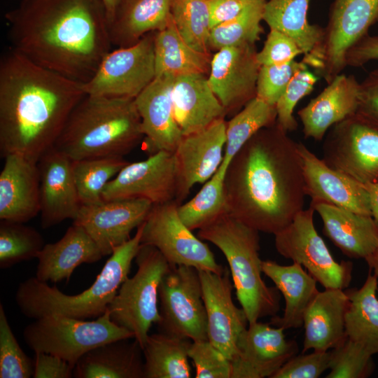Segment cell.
Returning <instances> with one entry per match:
<instances>
[{"label": "cell", "instance_id": "6da1fadb", "mask_svg": "<svg viewBox=\"0 0 378 378\" xmlns=\"http://www.w3.org/2000/svg\"><path fill=\"white\" fill-rule=\"evenodd\" d=\"M10 47L34 63L88 83L111 50L100 0H21L5 14Z\"/></svg>", "mask_w": 378, "mask_h": 378}, {"label": "cell", "instance_id": "7a4b0ae2", "mask_svg": "<svg viewBox=\"0 0 378 378\" xmlns=\"http://www.w3.org/2000/svg\"><path fill=\"white\" fill-rule=\"evenodd\" d=\"M224 191L234 217L259 232H280L304 209L298 142L277 122L261 129L229 164Z\"/></svg>", "mask_w": 378, "mask_h": 378}, {"label": "cell", "instance_id": "3957f363", "mask_svg": "<svg viewBox=\"0 0 378 378\" xmlns=\"http://www.w3.org/2000/svg\"><path fill=\"white\" fill-rule=\"evenodd\" d=\"M84 84L43 67L11 47L0 59V153L37 163L54 146Z\"/></svg>", "mask_w": 378, "mask_h": 378}, {"label": "cell", "instance_id": "277c9868", "mask_svg": "<svg viewBox=\"0 0 378 378\" xmlns=\"http://www.w3.org/2000/svg\"><path fill=\"white\" fill-rule=\"evenodd\" d=\"M144 137L134 99L86 94L72 110L54 147L73 161L123 158Z\"/></svg>", "mask_w": 378, "mask_h": 378}, {"label": "cell", "instance_id": "5b68a950", "mask_svg": "<svg viewBox=\"0 0 378 378\" xmlns=\"http://www.w3.org/2000/svg\"><path fill=\"white\" fill-rule=\"evenodd\" d=\"M143 227L144 223L132 237L114 249L94 283L78 294H65L35 276L22 281L15 295L22 314L34 319L56 314L87 320L102 315L129 277L141 244Z\"/></svg>", "mask_w": 378, "mask_h": 378}, {"label": "cell", "instance_id": "8992f818", "mask_svg": "<svg viewBox=\"0 0 378 378\" xmlns=\"http://www.w3.org/2000/svg\"><path fill=\"white\" fill-rule=\"evenodd\" d=\"M259 232L229 212L197 232L199 238L212 243L225 257L237 298L248 324L274 316L280 309V292L275 286H268L262 276Z\"/></svg>", "mask_w": 378, "mask_h": 378}, {"label": "cell", "instance_id": "52a82bcc", "mask_svg": "<svg viewBox=\"0 0 378 378\" xmlns=\"http://www.w3.org/2000/svg\"><path fill=\"white\" fill-rule=\"evenodd\" d=\"M134 260L136 273L122 284L107 309L111 321L130 331L143 349L151 326L161 319L158 288L171 265L148 244H141Z\"/></svg>", "mask_w": 378, "mask_h": 378}, {"label": "cell", "instance_id": "ba28073f", "mask_svg": "<svg viewBox=\"0 0 378 378\" xmlns=\"http://www.w3.org/2000/svg\"><path fill=\"white\" fill-rule=\"evenodd\" d=\"M134 338L128 330L116 325L108 309L94 320L51 314L34 319L25 326L23 339L30 349L59 356L75 367L92 349L120 339Z\"/></svg>", "mask_w": 378, "mask_h": 378}, {"label": "cell", "instance_id": "9c48e42d", "mask_svg": "<svg viewBox=\"0 0 378 378\" xmlns=\"http://www.w3.org/2000/svg\"><path fill=\"white\" fill-rule=\"evenodd\" d=\"M377 16L378 0H335L321 43L302 61L330 83L346 67L348 50L368 34Z\"/></svg>", "mask_w": 378, "mask_h": 378}, {"label": "cell", "instance_id": "30bf717a", "mask_svg": "<svg viewBox=\"0 0 378 378\" xmlns=\"http://www.w3.org/2000/svg\"><path fill=\"white\" fill-rule=\"evenodd\" d=\"M314 212L309 205L275 234V248L284 258L302 265L325 289H346L352 280L353 263L334 259L316 231Z\"/></svg>", "mask_w": 378, "mask_h": 378}, {"label": "cell", "instance_id": "8fae6325", "mask_svg": "<svg viewBox=\"0 0 378 378\" xmlns=\"http://www.w3.org/2000/svg\"><path fill=\"white\" fill-rule=\"evenodd\" d=\"M158 331L191 341L208 340L207 317L199 270L171 266L158 288Z\"/></svg>", "mask_w": 378, "mask_h": 378}, {"label": "cell", "instance_id": "7c38bea8", "mask_svg": "<svg viewBox=\"0 0 378 378\" xmlns=\"http://www.w3.org/2000/svg\"><path fill=\"white\" fill-rule=\"evenodd\" d=\"M321 159L360 183L378 182V123L356 112L335 124L323 140Z\"/></svg>", "mask_w": 378, "mask_h": 378}, {"label": "cell", "instance_id": "4fadbf2b", "mask_svg": "<svg viewBox=\"0 0 378 378\" xmlns=\"http://www.w3.org/2000/svg\"><path fill=\"white\" fill-rule=\"evenodd\" d=\"M176 201L153 205L144 223L141 244L158 248L171 266L186 265L218 274L219 265L206 244L181 220Z\"/></svg>", "mask_w": 378, "mask_h": 378}, {"label": "cell", "instance_id": "5bb4252c", "mask_svg": "<svg viewBox=\"0 0 378 378\" xmlns=\"http://www.w3.org/2000/svg\"><path fill=\"white\" fill-rule=\"evenodd\" d=\"M111 50L84 84L88 95L135 99L155 78L154 35Z\"/></svg>", "mask_w": 378, "mask_h": 378}, {"label": "cell", "instance_id": "9a60e30c", "mask_svg": "<svg viewBox=\"0 0 378 378\" xmlns=\"http://www.w3.org/2000/svg\"><path fill=\"white\" fill-rule=\"evenodd\" d=\"M179 188L175 153L158 150L146 160L125 165L104 188L103 200L140 198L153 205L178 202Z\"/></svg>", "mask_w": 378, "mask_h": 378}, {"label": "cell", "instance_id": "2e32d148", "mask_svg": "<svg viewBox=\"0 0 378 378\" xmlns=\"http://www.w3.org/2000/svg\"><path fill=\"white\" fill-rule=\"evenodd\" d=\"M153 204L140 198L113 199L81 204L73 223L82 226L99 247L103 256L130 237L132 231L146 220Z\"/></svg>", "mask_w": 378, "mask_h": 378}, {"label": "cell", "instance_id": "e0dca14e", "mask_svg": "<svg viewBox=\"0 0 378 378\" xmlns=\"http://www.w3.org/2000/svg\"><path fill=\"white\" fill-rule=\"evenodd\" d=\"M207 317L208 340L230 360L248 326L244 310L232 300L234 288L229 271L222 274L199 270Z\"/></svg>", "mask_w": 378, "mask_h": 378}, {"label": "cell", "instance_id": "ac0fdd59", "mask_svg": "<svg viewBox=\"0 0 378 378\" xmlns=\"http://www.w3.org/2000/svg\"><path fill=\"white\" fill-rule=\"evenodd\" d=\"M257 52L255 44L246 43L220 48L212 57L209 83L227 113L256 97Z\"/></svg>", "mask_w": 378, "mask_h": 378}, {"label": "cell", "instance_id": "d6986e66", "mask_svg": "<svg viewBox=\"0 0 378 378\" xmlns=\"http://www.w3.org/2000/svg\"><path fill=\"white\" fill-rule=\"evenodd\" d=\"M284 331L258 321L249 323L230 360L231 378H271L298 353V343L287 340Z\"/></svg>", "mask_w": 378, "mask_h": 378}, {"label": "cell", "instance_id": "ffe728a7", "mask_svg": "<svg viewBox=\"0 0 378 378\" xmlns=\"http://www.w3.org/2000/svg\"><path fill=\"white\" fill-rule=\"evenodd\" d=\"M37 164L41 227L48 229L66 219L74 220L81 203L73 174V160L53 146Z\"/></svg>", "mask_w": 378, "mask_h": 378}, {"label": "cell", "instance_id": "44dd1931", "mask_svg": "<svg viewBox=\"0 0 378 378\" xmlns=\"http://www.w3.org/2000/svg\"><path fill=\"white\" fill-rule=\"evenodd\" d=\"M306 195L357 214L371 216L369 197L362 183L328 166L298 142Z\"/></svg>", "mask_w": 378, "mask_h": 378}, {"label": "cell", "instance_id": "7402d4cb", "mask_svg": "<svg viewBox=\"0 0 378 378\" xmlns=\"http://www.w3.org/2000/svg\"><path fill=\"white\" fill-rule=\"evenodd\" d=\"M225 129L226 122L221 118L181 139L174 152L180 174V204L194 185L206 182L220 167L226 142Z\"/></svg>", "mask_w": 378, "mask_h": 378}, {"label": "cell", "instance_id": "603a6c76", "mask_svg": "<svg viewBox=\"0 0 378 378\" xmlns=\"http://www.w3.org/2000/svg\"><path fill=\"white\" fill-rule=\"evenodd\" d=\"M360 82L354 75L340 74L305 106L298 111L305 138L323 139L335 124L358 109Z\"/></svg>", "mask_w": 378, "mask_h": 378}, {"label": "cell", "instance_id": "cb8c5ba5", "mask_svg": "<svg viewBox=\"0 0 378 378\" xmlns=\"http://www.w3.org/2000/svg\"><path fill=\"white\" fill-rule=\"evenodd\" d=\"M175 77L163 75L134 99L141 127L152 153L175 152L183 135L174 115L172 92Z\"/></svg>", "mask_w": 378, "mask_h": 378}, {"label": "cell", "instance_id": "d4e9b609", "mask_svg": "<svg viewBox=\"0 0 378 378\" xmlns=\"http://www.w3.org/2000/svg\"><path fill=\"white\" fill-rule=\"evenodd\" d=\"M0 173V220L26 223L40 214L38 164L9 154Z\"/></svg>", "mask_w": 378, "mask_h": 378}, {"label": "cell", "instance_id": "484cf974", "mask_svg": "<svg viewBox=\"0 0 378 378\" xmlns=\"http://www.w3.org/2000/svg\"><path fill=\"white\" fill-rule=\"evenodd\" d=\"M172 98L174 118L183 136L206 127L227 113L204 74L176 77Z\"/></svg>", "mask_w": 378, "mask_h": 378}, {"label": "cell", "instance_id": "4316f807", "mask_svg": "<svg viewBox=\"0 0 378 378\" xmlns=\"http://www.w3.org/2000/svg\"><path fill=\"white\" fill-rule=\"evenodd\" d=\"M310 205L322 220L323 234L349 258L365 260L378 247V225L371 216L326 202Z\"/></svg>", "mask_w": 378, "mask_h": 378}, {"label": "cell", "instance_id": "83f0119b", "mask_svg": "<svg viewBox=\"0 0 378 378\" xmlns=\"http://www.w3.org/2000/svg\"><path fill=\"white\" fill-rule=\"evenodd\" d=\"M102 257L85 230L73 223L60 239L45 244L37 256L35 277L46 283L68 282L79 265L94 263Z\"/></svg>", "mask_w": 378, "mask_h": 378}, {"label": "cell", "instance_id": "f1b7e54d", "mask_svg": "<svg viewBox=\"0 0 378 378\" xmlns=\"http://www.w3.org/2000/svg\"><path fill=\"white\" fill-rule=\"evenodd\" d=\"M348 303L345 289L324 288L318 291L304 314L302 353L330 351L346 337L345 314Z\"/></svg>", "mask_w": 378, "mask_h": 378}, {"label": "cell", "instance_id": "f546056e", "mask_svg": "<svg viewBox=\"0 0 378 378\" xmlns=\"http://www.w3.org/2000/svg\"><path fill=\"white\" fill-rule=\"evenodd\" d=\"M262 270L285 300L282 316H272L270 324L285 330L302 327L304 312L319 291L318 282L297 262L281 265L275 261L262 260Z\"/></svg>", "mask_w": 378, "mask_h": 378}, {"label": "cell", "instance_id": "4dcf8cb0", "mask_svg": "<svg viewBox=\"0 0 378 378\" xmlns=\"http://www.w3.org/2000/svg\"><path fill=\"white\" fill-rule=\"evenodd\" d=\"M143 349L134 338L101 344L85 354L74 369L76 378H144Z\"/></svg>", "mask_w": 378, "mask_h": 378}, {"label": "cell", "instance_id": "1f68e13d", "mask_svg": "<svg viewBox=\"0 0 378 378\" xmlns=\"http://www.w3.org/2000/svg\"><path fill=\"white\" fill-rule=\"evenodd\" d=\"M173 0H122L109 24L112 45L129 46L146 34L166 27Z\"/></svg>", "mask_w": 378, "mask_h": 378}, {"label": "cell", "instance_id": "d6a6232c", "mask_svg": "<svg viewBox=\"0 0 378 378\" xmlns=\"http://www.w3.org/2000/svg\"><path fill=\"white\" fill-rule=\"evenodd\" d=\"M378 277L369 269L359 288L345 289L349 303L345 314L347 338L372 356L378 354Z\"/></svg>", "mask_w": 378, "mask_h": 378}, {"label": "cell", "instance_id": "836d02e7", "mask_svg": "<svg viewBox=\"0 0 378 378\" xmlns=\"http://www.w3.org/2000/svg\"><path fill=\"white\" fill-rule=\"evenodd\" d=\"M310 0H267L263 20L270 29L279 31L292 38L302 52L303 57L313 52L321 43L324 28L309 23Z\"/></svg>", "mask_w": 378, "mask_h": 378}, {"label": "cell", "instance_id": "e575fe53", "mask_svg": "<svg viewBox=\"0 0 378 378\" xmlns=\"http://www.w3.org/2000/svg\"><path fill=\"white\" fill-rule=\"evenodd\" d=\"M155 77L169 75L204 74L211 64L209 53L192 48L181 36L171 18L162 30L154 35Z\"/></svg>", "mask_w": 378, "mask_h": 378}, {"label": "cell", "instance_id": "d590c367", "mask_svg": "<svg viewBox=\"0 0 378 378\" xmlns=\"http://www.w3.org/2000/svg\"><path fill=\"white\" fill-rule=\"evenodd\" d=\"M191 340L163 332L149 335L143 348L144 378H189Z\"/></svg>", "mask_w": 378, "mask_h": 378}, {"label": "cell", "instance_id": "8d00e7d4", "mask_svg": "<svg viewBox=\"0 0 378 378\" xmlns=\"http://www.w3.org/2000/svg\"><path fill=\"white\" fill-rule=\"evenodd\" d=\"M276 122V106L255 97L226 122L224 158L220 169L226 172L234 155L259 130Z\"/></svg>", "mask_w": 378, "mask_h": 378}, {"label": "cell", "instance_id": "74e56055", "mask_svg": "<svg viewBox=\"0 0 378 378\" xmlns=\"http://www.w3.org/2000/svg\"><path fill=\"white\" fill-rule=\"evenodd\" d=\"M225 172L219 169L190 200L178 206L183 223L191 230H200L228 212L224 191Z\"/></svg>", "mask_w": 378, "mask_h": 378}, {"label": "cell", "instance_id": "f35d334b", "mask_svg": "<svg viewBox=\"0 0 378 378\" xmlns=\"http://www.w3.org/2000/svg\"><path fill=\"white\" fill-rule=\"evenodd\" d=\"M123 158H102L73 161V174L81 204L103 200L104 188L127 164Z\"/></svg>", "mask_w": 378, "mask_h": 378}, {"label": "cell", "instance_id": "ab89813d", "mask_svg": "<svg viewBox=\"0 0 378 378\" xmlns=\"http://www.w3.org/2000/svg\"><path fill=\"white\" fill-rule=\"evenodd\" d=\"M266 0H251L234 19L211 29L209 47L219 50L224 47L255 43L262 31L260 25Z\"/></svg>", "mask_w": 378, "mask_h": 378}, {"label": "cell", "instance_id": "60d3db41", "mask_svg": "<svg viewBox=\"0 0 378 378\" xmlns=\"http://www.w3.org/2000/svg\"><path fill=\"white\" fill-rule=\"evenodd\" d=\"M41 234L24 223L1 220L0 268L37 258L45 246Z\"/></svg>", "mask_w": 378, "mask_h": 378}, {"label": "cell", "instance_id": "b9f144b4", "mask_svg": "<svg viewBox=\"0 0 378 378\" xmlns=\"http://www.w3.org/2000/svg\"><path fill=\"white\" fill-rule=\"evenodd\" d=\"M171 15L182 38L194 49L209 53L211 29L209 0H173Z\"/></svg>", "mask_w": 378, "mask_h": 378}, {"label": "cell", "instance_id": "7bdbcfd3", "mask_svg": "<svg viewBox=\"0 0 378 378\" xmlns=\"http://www.w3.org/2000/svg\"><path fill=\"white\" fill-rule=\"evenodd\" d=\"M330 354V372L326 378H366L374 370L372 355L346 337Z\"/></svg>", "mask_w": 378, "mask_h": 378}, {"label": "cell", "instance_id": "ee69618b", "mask_svg": "<svg viewBox=\"0 0 378 378\" xmlns=\"http://www.w3.org/2000/svg\"><path fill=\"white\" fill-rule=\"evenodd\" d=\"M34 361L20 347L0 304V378H30Z\"/></svg>", "mask_w": 378, "mask_h": 378}, {"label": "cell", "instance_id": "f6af8a7d", "mask_svg": "<svg viewBox=\"0 0 378 378\" xmlns=\"http://www.w3.org/2000/svg\"><path fill=\"white\" fill-rule=\"evenodd\" d=\"M318 78L308 69L298 71L276 102V122L287 132L297 130L298 124L293 115L295 107L311 93Z\"/></svg>", "mask_w": 378, "mask_h": 378}, {"label": "cell", "instance_id": "bcb514c9", "mask_svg": "<svg viewBox=\"0 0 378 378\" xmlns=\"http://www.w3.org/2000/svg\"><path fill=\"white\" fill-rule=\"evenodd\" d=\"M308 68L302 61L295 59L284 64L260 66L256 83V97L275 106L294 75Z\"/></svg>", "mask_w": 378, "mask_h": 378}, {"label": "cell", "instance_id": "7dc6e473", "mask_svg": "<svg viewBox=\"0 0 378 378\" xmlns=\"http://www.w3.org/2000/svg\"><path fill=\"white\" fill-rule=\"evenodd\" d=\"M188 356L196 378H231L230 360L208 340L192 341Z\"/></svg>", "mask_w": 378, "mask_h": 378}, {"label": "cell", "instance_id": "c3c4849f", "mask_svg": "<svg viewBox=\"0 0 378 378\" xmlns=\"http://www.w3.org/2000/svg\"><path fill=\"white\" fill-rule=\"evenodd\" d=\"M330 350L296 354L284 364L271 378H317L330 369Z\"/></svg>", "mask_w": 378, "mask_h": 378}, {"label": "cell", "instance_id": "681fc988", "mask_svg": "<svg viewBox=\"0 0 378 378\" xmlns=\"http://www.w3.org/2000/svg\"><path fill=\"white\" fill-rule=\"evenodd\" d=\"M301 54V49L292 38L279 31L270 29L262 48L257 52V60L260 66L284 64Z\"/></svg>", "mask_w": 378, "mask_h": 378}, {"label": "cell", "instance_id": "f907efd6", "mask_svg": "<svg viewBox=\"0 0 378 378\" xmlns=\"http://www.w3.org/2000/svg\"><path fill=\"white\" fill-rule=\"evenodd\" d=\"M34 378H71L74 368L69 362L55 355L36 352Z\"/></svg>", "mask_w": 378, "mask_h": 378}, {"label": "cell", "instance_id": "816d5d0a", "mask_svg": "<svg viewBox=\"0 0 378 378\" xmlns=\"http://www.w3.org/2000/svg\"><path fill=\"white\" fill-rule=\"evenodd\" d=\"M358 113L378 123V69L360 83Z\"/></svg>", "mask_w": 378, "mask_h": 378}, {"label": "cell", "instance_id": "f5cc1de1", "mask_svg": "<svg viewBox=\"0 0 378 378\" xmlns=\"http://www.w3.org/2000/svg\"><path fill=\"white\" fill-rule=\"evenodd\" d=\"M372 60H378V35L367 34L351 47L345 56L346 66L360 67Z\"/></svg>", "mask_w": 378, "mask_h": 378}, {"label": "cell", "instance_id": "db71d44e", "mask_svg": "<svg viewBox=\"0 0 378 378\" xmlns=\"http://www.w3.org/2000/svg\"><path fill=\"white\" fill-rule=\"evenodd\" d=\"M251 0H209L211 28L239 15Z\"/></svg>", "mask_w": 378, "mask_h": 378}, {"label": "cell", "instance_id": "11a10c76", "mask_svg": "<svg viewBox=\"0 0 378 378\" xmlns=\"http://www.w3.org/2000/svg\"><path fill=\"white\" fill-rule=\"evenodd\" d=\"M362 185L368 195L372 217L378 225V182Z\"/></svg>", "mask_w": 378, "mask_h": 378}, {"label": "cell", "instance_id": "9f6ffc18", "mask_svg": "<svg viewBox=\"0 0 378 378\" xmlns=\"http://www.w3.org/2000/svg\"><path fill=\"white\" fill-rule=\"evenodd\" d=\"M103 4L108 18V23L112 22L118 8L122 0H100Z\"/></svg>", "mask_w": 378, "mask_h": 378}, {"label": "cell", "instance_id": "6f0895ef", "mask_svg": "<svg viewBox=\"0 0 378 378\" xmlns=\"http://www.w3.org/2000/svg\"><path fill=\"white\" fill-rule=\"evenodd\" d=\"M369 269H370L374 274L378 277V247L377 249L368 258L365 259Z\"/></svg>", "mask_w": 378, "mask_h": 378}, {"label": "cell", "instance_id": "680465c9", "mask_svg": "<svg viewBox=\"0 0 378 378\" xmlns=\"http://www.w3.org/2000/svg\"><path fill=\"white\" fill-rule=\"evenodd\" d=\"M377 22H378V16H377Z\"/></svg>", "mask_w": 378, "mask_h": 378}, {"label": "cell", "instance_id": "91938a15", "mask_svg": "<svg viewBox=\"0 0 378 378\" xmlns=\"http://www.w3.org/2000/svg\"><path fill=\"white\" fill-rule=\"evenodd\" d=\"M266 1H267V0H266Z\"/></svg>", "mask_w": 378, "mask_h": 378}]
</instances>
